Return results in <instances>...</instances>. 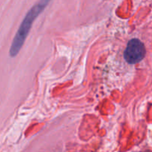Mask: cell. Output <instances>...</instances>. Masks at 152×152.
Returning <instances> with one entry per match:
<instances>
[{
    "mask_svg": "<svg viewBox=\"0 0 152 152\" xmlns=\"http://www.w3.org/2000/svg\"><path fill=\"white\" fill-rule=\"evenodd\" d=\"M146 50L143 43L138 39H132L128 42L124 51V58L129 64H137L144 59Z\"/></svg>",
    "mask_w": 152,
    "mask_h": 152,
    "instance_id": "7a4b0ae2",
    "label": "cell"
},
{
    "mask_svg": "<svg viewBox=\"0 0 152 152\" xmlns=\"http://www.w3.org/2000/svg\"><path fill=\"white\" fill-rule=\"evenodd\" d=\"M48 3V1H39L30 9V10L24 18L23 21H22V24L13 39L10 49V56L14 57L18 54L19 50L22 48L27 37H28V34H29L33 22L35 21L37 16L45 10Z\"/></svg>",
    "mask_w": 152,
    "mask_h": 152,
    "instance_id": "6da1fadb",
    "label": "cell"
}]
</instances>
